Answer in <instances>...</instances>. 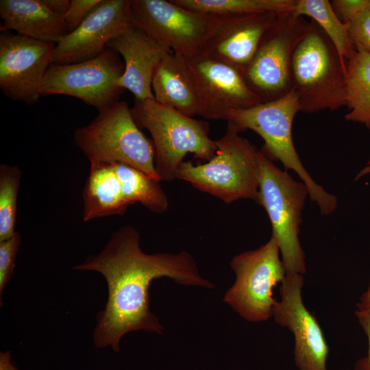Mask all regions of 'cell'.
<instances>
[{
    "instance_id": "1",
    "label": "cell",
    "mask_w": 370,
    "mask_h": 370,
    "mask_svg": "<svg viewBox=\"0 0 370 370\" xmlns=\"http://www.w3.org/2000/svg\"><path fill=\"white\" fill-rule=\"evenodd\" d=\"M73 269L95 271L105 278L108 299L97 315L93 340L97 347L110 346L115 352L129 332L162 334L163 326L149 309V288L153 280L168 277L185 286L214 287L199 275L187 251L145 254L140 245V234L131 225L121 227L98 254L88 256Z\"/></svg>"
},
{
    "instance_id": "2",
    "label": "cell",
    "mask_w": 370,
    "mask_h": 370,
    "mask_svg": "<svg viewBox=\"0 0 370 370\" xmlns=\"http://www.w3.org/2000/svg\"><path fill=\"white\" fill-rule=\"evenodd\" d=\"M239 129L227 121L225 134L215 140L214 156L204 164L183 162L176 179L221 199L226 204L238 199L258 200L260 184L259 151L241 136Z\"/></svg>"
},
{
    "instance_id": "3",
    "label": "cell",
    "mask_w": 370,
    "mask_h": 370,
    "mask_svg": "<svg viewBox=\"0 0 370 370\" xmlns=\"http://www.w3.org/2000/svg\"><path fill=\"white\" fill-rule=\"evenodd\" d=\"M140 128L152 137L155 167L160 181L176 179L177 172L187 153L204 161L215 155V140L209 136L208 122L193 119L154 99L136 101L131 108Z\"/></svg>"
},
{
    "instance_id": "4",
    "label": "cell",
    "mask_w": 370,
    "mask_h": 370,
    "mask_svg": "<svg viewBox=\"0 0 370 370\" xmlns=\"http://www.w3.org/2000/svg\"><path fill=\"white\" fill-rule=\"evenodd\" d=\"M292 58L293 88L300 111L314 113L347 106V62L324 32L314 22Z\"/></svg>"
},
{
    "instance_id": "5",
    "label": "cell",
    "mask_w": 370,
    "mask_h": 370,
    "mask_svg": "<svg viewBox=\"0 0 370 370\" xmlns=\"http://www.w3.org/2000/svg\"><path fill=\"white\" fill-rule=\"evenodd\" d=\"M300 111L297 93L293 88L278 99L260 103L255 106L232 110L227 121L240 131L249 129L264 141L262 152L271 160H279L286 169L295 171L308 189L309 196L328 215L337 206L336 197L317 184L303 166L293 144L292 125Z\"/></svg>"
},
{
    "instance_id": "6",
    "label": "cell",
    "mask_w": 370,
    "mask_h": 370,
    "mask_svg": "<svg viewBox=\"0 0 370 370\" xmlns=\"http://www.w3.org/2000/svg\"><path fill=\"white\" fill-rule=\"evenodd\" d=\"M73 138L90 163L127 164L160 181L152 141L141 132L125 101L99 111L89 124L75 130Z\"/></svg>"
},
{
    "instance_id": "7",
    "label": "cell",
    "mask_w": 370,
    "mask_h": 370,
    "mask_svg": "<svg viewBox=\"0 0 370 370\" xmlns=\"http://www.w3.org/2000/svg\"><path fill=\"white\" fill-rule=\"evenodd\" d=\"M260 184L257 203L266 210L278 242L287 273L306 271L304 254L299 240L301 213L309 195L303 182L295 180L259 151Z\"/></svg>"
},
{
    "instance_id": "8",
    "label": "cell",
    "mask_w": 370,
    "mask_h": 370,
    "mask_svg": "<svg viewBox=\"0 0 370 370\" xmlns=\"http://www.w3.org/2000/svg\"><path fill=\"white\" fill-rule=\"evenodd\" d=\"M292 12L277 16L262 37L243 77L261 103L284 97L293 89L291 64L294 51L312 27Z\"/></svg>"
},
{
    "instance_id": "9",
    "label": "cell",
    "mask_w": 370,
    "mask_h": 370,
    "mask_svg": "<svg viewBox=\"0 0 370 370\" xmlns=\"http://www.w3.org/2000/svg\"><path fill=\"white\" fill-rule=\"evenodd\" d=\"M280 253L278 242L271 236L259 248L241 253L230 262L236 280L223 300L247 321L272 317L276 301L273 290L286 274Z\"/></svg>"
},
{
    "instance_id": "10",
    "label": "cell",
    "mask_w": 370,
    "mask_h": 370,
    "mask_svg": "<svg viewBox=\"0 0 370 370\" xmlns=\"http://www.w3.org/2000/svg\"><path fill=\"white\" fill-rule=\"evenodd\" d=\"M134 23L186 59L201 56L220 16L193 11L172 0H132Z\"/></svg>"
},
{
    "instance_id": "11",
    "label": "cell",
    "mask_w": 370,
    "mask_h": 370,
    "mask_svg": "<svg viewBox=\"0 0 370 370\" xmlns=\"http://www.w3.org/2000/svg\"><path fill=\"white\" fill-rule=\"evenodd\" d=\"M124 69L120 55L110 48L81 62L53 64L44 79L40 95L76 97L100 111L119 101L124 90L118 86V81Z\"/></svg>"
},
{
    "instance_id": "12",
    "label": "cell",
    "mask_w": 370,
    "mask_h": 370,
    "mask_svg": "<svg viewBox=\"0 0 370 370\" xmlns=\"http://www.w3.org/2000/svg\"><path fill=\"white\" fill-rule=\"evenodd\" d=\"M56 44L10 31L0 34V88L13 101L37 103Z\"/></svg>"
},
{
    "instance_id": "13",
    "label": "cell",
    "mask_w": 370,
    "mask_h": 370,
    "mask_svg": "<svg viewBox=\"0 0 370 370\" xmlns=\"http://www.w3.org/2000/svg\"><path fill=\"white\" fill-rule=\"evenodd\" d=\"M304 282L302 274H286L280 287L281 299L274 304L272 317L292 332L294 360L299 370H327L329 347L318 321L304 304Z\"/></svg>"
},
{
    "instance_id": "14",
    "label": "cell",
    "mask_w": 370,
    "mask_h": 370,
    "mask_svg": "<svg viewBox=\"0 0 370 370\" xmlns=\"http://www.w3.org/2000/svg\"><path fill=\"white\" fill-rule=\"evenodd\" d=\"M185 60L195 86L199 116L227 121L232 110L261 103L234 67L203 56Z\"/></svg>"
},
{
    "instance_id": "15",
    "label": "cell",
    "mask_w": 370,
    "mask_h": 370,
    "mask_svg": "<svg viewBox=\"0 0 370 370\" xmlns=\"http://www.w3.org/2000/svg\"><path fill=\"white\" fill-rule=\"evenodd\" d=\"M132 0H101L73 31L55 46L53 62L70 64L96 58L108 42L134 24Z\"/></svg>"
},
{
    "instance_id": "16",
    "label": "cell",
    "mask_w": 370,
    "mask_h": 370,
    "mask_svg": "<svg viewBox=\"0 0 370 370\" xmlns=\"http://www.w3.org/2000/svg\"><path fill=\"white\" fill-rule=\"evenodd\" d=\"M278 15L263 12L220 16L201 56L224 62L243 75L262 37Z\"/></svg>"
},
{
    "instance_id": "17",
    "label": "cell",
    "mask_w": 370,
    "mask_h": 370,
    "mask_svg": "<svg viewBox=\"0 0 370 370\" xmlns=\"http://www.w3.org/2000/svg\"><path fill=\"white\" fill-rule=\"evenodd\" d=\"M124 60V73L118 86L130 90L136 101L153 99V74L161 61L172 51L134 23L122 31L107 45Z\"/></svg>"
},
{
    "instance_id": "18",
    "label": "cell",
    "mask_w": 370,
    "mask_h": 370,
    "mask_svg": "<svg viewBox=\"0 0 370 370\" xmlns=\"http://www.w3.org/2000/svg\"><path fill=\"white\" fill-rule=\"evenodd\" d=\"M69 0H1L0 30L57 44L69 32L64 14Z\"/></svg>"
},
{
    "instance_id": "19",
    "label": "cell",
    "mask_w": 370,
    "mask_h": 370,
    "mask_svg": "<svg viewBox=\"0 0 370 370\" xmlns=\"http://www.w3.org/2000/svg\"><path fill=\"white\" fill-rule=\"evenodd\" d=\"M151 88L158 103L191 117L199 115L196 88L184 58L168 54L153 74Z\"/></svg>"
},
{
    "instance_id": "20",
    "label": "cell",
    "mask_w": 370,
    "mask_h": 370,
    "mask_svg": "<svg viewBox=\"0 0 370 370\" xmlns=\"http://www.w3.org/2000/svg\"><path fill=\"white\" fill-rule=\"evenodd\" d=\"M83 193V220L123 214L129 205L125 201L113 164L90 162Z\"/></svg>"
},
{
    "instance_id": "21",
    "label": "cell",
    "mask_w": 370,
    "mask_h": 370,
    "mask_svg": "<svg viewBox=\"0 0 370 370\" xmlns=\"http://www.w3.org/2000/svg\"><path fill=\"white\" fill-rule=\"evenodd\" d=\"M347 121L370 128V53L356 49L347 61Z\"/></svg>"
},
{
    "instance_id": "22",
    "label": "cell",
    "mask_w": 370,
    "mask_h": 370,
    "mask_svg": "<svg viewBox=\"0 0 370 370\" xmlns=\"http://www.w3.org/2000/svg\"><path fill=\"white\" fill-rule=\"evenodd\" d=\"M113 166L124 200L129 206L140 203L154 213H163L167 210L168 199L160 181L127 164L114 163Z\"/></svg>"
},
{
    "instance_id": "23",
    "label": "cell",
    "mask_w": 370,
    "mask_h": 370,
    "mask_svg": "<svg viewBox=\"0 0 370 370\" xmlns=\"http://www.w3.org/2000/svg\"><path fill=\"white\" fill-rule=\"evenodd\" d=\"M292 13L296 16H307L311 18L324 32L346 62L355 51L349 26L343 23L335 14L330 1L296 0Z\"/></svg>"
},
{
    "instance_id": "24",
    "label": "cell",
    "mask_w": 370,
    "mask_h": 370,
    "mask_svg": "<svg viewBox=\"0 0 370 370\" xmlns=\"http://www.w3.org/2000/svg\"><path fill=\"white\" fill-rule=\"evenodd\" d=\"M184 8L218 16L293 12L296 0H172Z\"/></svg>"
},
{
    "instance_id": "25",
    "label": "cell",
    "mask_w": 370,
    "mask_h": 370,
    "mask_svg": "<svg viewBox=\"0 0 370 370\" xmlns=\"http://www.w3.org/2000/svg\"><path fill=\"white\" fill-rule=\"evenodd\" d=\"M21 171L15 165H0V241L15 232L17 197Z\"/></svg>"
},
{
    "instance_id": "26",
    "label": "cell",
    "mask_w": 370,
    "mask_h": 370,
    "mask_svg": "<svg viewBox=\"0 0 370 370\" xmlns=\"http://www.w3.org/2000/svg\"><path fill=\"white\" fill-rule=\"evenodd\" d=\"M21 243V238L18 232L9 238L0 241V301L1 306L2 293L13 274Z\"/></svg>"
},
{
    "instance_id": "27",
    "label": "cell",
    "mask_w": 370,
    "mask_h": 370,
    "mask_svg": "<svg viewBox=\"0 0 370 370\" xmlns=\"http://www.w3.org/2000/svg\"><path fill=\"white\" fill-rule=\"evenodd\" d=\"M347 25L356 49L370 53V7Z\"/></svg>"
},
{
    "instance_id": "28",
    "label": "cell",
    "mask_w": 370,
    "mask_h": 370,
    "mask_svg": "<svg viewBox=\"0 0 370 370\" xmlns=\"http://www.w3.org/2000/svg\"><path fill=\"white\" fill-rule=\"evenodd\" d=\"M101 1L71 0L64 17L69 32L75 29Z\"/></svg>"
},
{
    "instance_id": "29",
    "label": "cell",
    "mask_w": 370,
    "mask_h": 370,
    "mask_svg": "<svg viewBox=\"0 0 370 370\" xmlns=\"http://www.w3.org/2000/svg\"><path fill=\"white\" fill-rule=\"evenodd\" d=\"M330 3L335 14L345 24L370 7V0H332Z\"/></svg>"
},
{
    "instance_id": "30",
    "label": "cell",
    "mask_w": 370,
    "mask_h": 370,
    "mask_svg": "<svg viewBox=\"0 0 370 370\" xmlns=\"http://www.w3.org/2000/svg\"><path fill=\"white\" fill-rule=\"evenodd\" d=\"M359 324L363 329L368 340V351L365 357L356 361L354 370H370V313L355 312Z\"/></svg>"
},
{
    "instance_id": "31",
    "label": "cell",
    "mask_w": 370,
    "mask_h": 370,
    "mask_svg": "<svg viewBox=\"0 0 370 370\" xmlns=\"http://www.w3.org/2000/svg\"><path fill=\"white\" fill-rule=\"evenodd\" d=\"M357 307L356 311L370 313V284L367 289L361 295Z\"/></svg>"
},
{
    "instance_id": "32",
    "label": "cell",
    "mask_w": 370,
    "mask_h": 370,
    "mask_svg": "<svg viewBox=\"0 0 370 370\" xmlns=\"http://www.w3.org/2000/svg\"><path fill=\"white\" fill-rule=\"evenodd\" d=\"M11 354L9 351L0 353V370H18L10 362Z\"/></svg>"
},
{
    "instance_id": "33",
    "label": "cell",
    "mask_w": 370,
    "mask_h": 370,
    "mask_svg": "<svg viewBox=\"0 0 370 370\" xmlns=\"http://www.w3.org/2000/svg\"><path fill=\"white\" fill-rule=\"evenodd\" d=\"M370 173V160L368 161L367 166H365L357 175L356 177V180H358L359 178L368 175Z\"/></svg>"
}]
</instances>
